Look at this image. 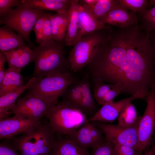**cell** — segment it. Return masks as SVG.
<instances>
[{"mask_svg": "<svg viewBox=\"0 0 155 155\" xmlns=\"http://www.w3.org/2000/svg\"><path fill=\"white\" fill-rule=\"evenodd\" d=\"M21 0H0V18L7 15L15 6L20 4Z\"/></svg>", "mask_w": 155, "mask_h": 155, "instance_id": "cell-33", "label": "cell"}, {"mask_svg": "<svg viewBox=\"0 0 155 155\" xmlns=\"http://www.w3.org/2000/svg\"><path fill=\"white\" fill-rule=\"evenodd\" d=\"M152 149L155 152V145Z\"/></svg>", "mask_w": 155, "mask_h": 155, "instance_id": "cell-40", "label": "cell"}, {"mask_svg": "<svg viewBox=\"0 0 155 155\" xmlns=\"http://www.w3.org/2000/svg\"><path fill=\"white\" fill-rule=\"evenodd\" d=\"M146 98V106L137 129L140 155H142L143 151L149 146L155 130V84L152 86Z\"/></svg>", "mask_w": 155, "mask_h": 155, "instance_id": "cell-8", "label": "cell"}, {"mask_svg": "<svg viewBox=\"0 0 155 155\" xmlns=\"http://www.w3.org/2000/svg\"><path fill=\"white\" fill-rule=\"evenodd\" d=\"M114 145L105 141L94 148L90 155H113Z\"/></svg>", "mask_w": 155, "mask_h": 155, "instance_id": "cell-31", "label": "cell"}, {"mask_svg": "<svg viewBox=\"0 0 155 155\" xmlns=\"http://www.w3.org/2000/svg\"><path fill=\"white\" fill-rule=\"evenodd\" d=\"M147 33L152 49L154 61L155 65V30Z\"/></svg>", "mask_w": 155, "mask_h": 155, "instance_id": "cell-37", "label": "cell"}, {"mask_svg": "<svg viewBox=\"0 0 155 155\" xmlns=\"http://www.w3.org/2000/svg\"><path fill=\"white\" fill-rule=\"evenodd\" d=\"M149 8L155 6V0H149Z\"/></svg>", "mask_w": 155, "mask_h": 155, "instance_id": "cell-38", "label": "cell"}, {"mask_svg": "<svg viewBox=\"0 0 155 155\" xmlns=\"http://www.w3.org/2000/svg\"><path fill=\"white\" fill-rule=\"evenodd\" d=\"M53 155H90L88 149L78 145L71 140L61 136H56L53 149Z\"/></svg>", "mask_w": 155, "mask_h": 155, "instance_id": "cell-19", "label": "cell"}, {"mask_svg": "<svg viewBox=\"0 0 155 155\" xmlns=\"http://www.w3.org/2000/svg\"><path fill=\"white\" fill-rule=\"evenodd\" d=\"M71 0H22L24 4L41 11L48 10L58 13H68Z\"/></svg>", "mask_w": 155, "mask_h": 155, "instance_id": "cell-18", "label": "cell"}, {"mask_svg": "<svg viewBox=\"0 0 155 155\" xmlns=\"http://www.w3.org/2000/svg\"><path fill=\"white\" fill-rule=\"evenodd\" d=\"M137 99L134 96H130L116 102L104 104L86 122L98 121L112 123L118 118L121 112L128 104Z\"/></svg>", "mask_w": 155, "mask_h": 155, "instance_id": "cell-13", "label": "cell"}, {"mask_svg": "<svg viewBox=\"0 0 155 155\" xmlns=\"http://www.w3.org/2000/svg\"><path fill=\"white\" fill-rule=\"evenodd\" d=\"M105 25L96 20L88 9L80 4L78 32L74 45L83 36L102 29Z\"/></svg>", "mask_w": 155, "mask_h": 155, "instance_id": "cell-15", "label": "cell"}, {"mask_svg": "<svg viewBox=\"0 0 155 155\" xmlns=\"http://www.w3.org/2000/svg\"><path fill=\"white\" fill-rule=\"evenodd\" d=\"M113 155H140L133 148L126 146L115 145L113 148Z\"/></svg>", "mask_w": 155, "mask_h": 155, "instance_id": "cell-35", "label": "cell"}, {"mask_svg": "<svg viewBox=\"0 0 155 155\" xmlns=\"http://www.w3.org/2000/svg\"><path fill=\"white\" fill-rule=\"evenodd\" d=\"M143 155H155V152L151 149L146 152Z\"/></svg>", "mask_w": 155, "mask_h": 155, "instance_id": "cell-39", "label": "cell"}, {"mask_svg": "<svg viewBox=\"0 0 155 155\" xmlns=\"http://www.w3.org/2000/svg\"><path fill=\"white\" fill-rule=\"evenodd\" d=\"M80 4L79 0H71L67 13V24L65 40L66 45L73 46L77 36Z\"/></svg>", "mask_w": 155, "mask_h": 155, "instance_id": "cell-20", "label": "cell"}, {"mask_svg": "<svg viewBox=\"0 0 155 155\" xmlns=\"http://www.w3.org/2000/svg\"><path fill=\"white\" fill-rule=\"evenodd\" d=\"M51 14L46 13L45 14L43 39L41 46L48 45L55 41L52 37L51 25L50 16Z\"/></svg>", "mask_w": 155, "mask_h": 155, "instance_id": "cell-30", "label": "cell"}, {"mask_svg": "<svg viewBox=\"0 0 155 155\" xmlns=\"http://www.w3.org/2000/svg\"><path fill=\"white\" fill-rule=\"evenodd\" d=\"M3 53L9 68H11L21 69L34 60L33 50L27 46L17 47Z\"/></svg>", "mask_w": 155, "mask_h": 155, "instance_id": "cell-14", "label": "cell"}, {"mask_svg": "<svg viewBox=\"0 0 155 155\" xmlns=\"http://www.w3.org/2000/svg\"><path fill=\"white\" fill-rule=\"evenodd\" d=\"M101 131L92 122H86L67 139L86 148L93 149L104 142Z\"/></svg>", "mask_w": 155, "mask_h": 155, "instance_id": "cell-11", "label": "cell"}, {"mask_svg": "<svg viewBox=\"0 0 155 155\" xmlns=\"http://www.w3.org/2000/svg\"><path fill=\"white\" fill-rule=\"evenodd\" d=\"M136 13L128 9L119 1L114 8L102 17L99 20L105 25L125 28L138 24Z\"/></svg>", "mask_w": 155, "mask_h": 155, "instance_id": "cell-12", "label": "cell"}, {"mask_svg": "<svg viewBox=\"0 0 155 155\" xmlns=\"http://www.w3.org/2000/svg\"><path fill=\"white\" fill-rule=\"evenodd\" d=\"M119 2V0H97L92 6L86 9L99 20L102 17L114 8Z\"/></svg>", "mask_w": 155, "mask_h": 155, "instance_id": "cell-27", "label": "cell"}, {"mask_svg": "<svg viewBox=\"0 0 155 155\" xmlns=\"http://www.w3.org/2000/svg\"><path fill=\"white\" fill-rule=\"evenodd\" d=\"M45 116L55 133L67 136L80 128L88 119L79 108L62 100L52 106Z\"/></svg>", "mask_w": 155, "mask_h": 155, "instance_id": "cell-3", "label": "cell"}, {"mask_svg": "<svg viewBox=\"0 0 155 155\" xmlns=\"http://www.w3.org/2000/svg\"><path fill=\"white\" fill-rule=\"evenodd\" d=\"M3 140L0 143V155H19L18 151L10 140Z\"/></svg>", "mask_w": 155, "mask_h": 155, "instance_id": "cell-32", "label": "cell"}, {"mask_svg": "<svg viewBox=\"0 0 155 155\" xmlns=\"http://www.w3.org/2000/svg\"><path fill=\"white\" fill-rule=\"evenodd\" d=\"M55 133L48 123L32 133L10 139L21 155H49L55 143Z\"/></svg>", "mask_w": 155, "mask_h": 155, "instance_id": "cell-4", "label": "cell"}, {"mask_svg": "<svg viewBox=\"0 0 155 155\" xmlns=\"http://www.w3.org/2000/svg\"><path fill=\"white\" fill-rule=\"evenodd\" d=\"M94 84V98L99 104L102 106L113 102L114 99L123 90L122 86L119 84L98 82Z\"/></svg>", "mask_w": 155, "mask_h": 155, "instance_id": "cell-16", "label": "cell"}, {"mask_svg": "<svg viewBox=\"0 0 155 155\" xmlns=\"http://www.w3.org/2000/svg\"><path fill=\"white\" fill-rule=\"evenodd\" d=\"M45 12L32 8L22 3L0 18V24L16 31L31 46V32L37 20Z\"/></svg>", "mask_w": 155, "mask_h": 155, "instance_id": "cell-6", "label": "cell"}, {"mask_svg": "<svg viewBox=\"0 0 155 155\" xmlns=\"http://www.w3.org/2000/svg\"><path fill=\"white\" fill-rule=\"evenodd\" d=\"M68 15L67 13H57L50 16L52 37L56 41L65 42L66 34Z\"/></svg>", "mask_w": 155, "mask_h": 155, "instance_id": "cell-24", "label": "cell"}, {"mask_svg": "<svg viewBox=\"0 0 155 155\" xmlns=\"http://www.w3.org/2000/svg\"><path fill=\"white\" fill-rule=\"evenodd\" d=\"M42 123L41 121L14 115L0 119V139L10 140L19 134H30Z\"/></svg>", "mask_w": 155, "mask_h": 155, "instance_id": "cell-10", "label": "cell"}, {"mask_svg": "<svg viewBox=\"0 0 155 155\" xmlns=\"http://www.w3.org/2000/svg\"><path fill=\"white\" fill-rule=\"evenodd\" d=\"M72 71L47 76L37 80L28 93L55 104L68 86L78 80Z\"/></svg>", "mask_w": 155, "mask_h": 155, "instance_id": "cell-5", "label": "cell"}, {"mask_svg": "<svg viewBox=\"0 0 155 155\" xmlns=\"http://www.w3.org/2000/svg\"><path fill=\"white\" fill-rule=\"evenodd\" d=\"M140 116L138 117L136 108L131 102L122 111L118 118V125L122 127L130 126L135 124Z\"/></svg>", "mask_w": 155, "mask_h": 155, "instance_id": "cell-26", "label": "cell"}, {"mask_svg": "<svg viewBox=\"0 0 155 155\" xmlns=\"http://www.w3.org/2000/svg\"><path fill=\"white\" fill-rule=\"evenodd\" d=\"M129 10L136 13L142 12L149 8L148 0H119Z\"/></svg>", "mask_w": 155, "mask_h": 155, "instance_id": "cell-29", "label": "cell"}, {"mask_svg": "<svg viewBox=\"0 0 155 155\" xmlns=\"http://www.w3.org/2000/svg\"><path fill=\"white\" fill-rule=\"evenodd\" d=\"M137 15L141 28L147 33L155 30V6Z\"/></svg>", "mask_w": 155, "mask_h": 155, "instance_id": "cell-28", "label": "cell"}, {"mask_svg": "<svg viewBox=\"0 0 155 155\" xmlns=\"http://www.w3.org/2000/svg\"><path fill=\"white\" fill-rule=\"evenodd\" d=\"M82 80H78L69 86L62 96V101L79 108L82 95Z\"/></svg>", "mask_w": 155, "mask_h": 155, "instance_id": "cell-25", "label": "cell"}, {"mask_svg": "<svg viewBox=\"0 0 155 155\" xmlns=\"http://www.w3.org/2000/svg\"><path fill=\"white\" fill-rule=\"evenodd\" d=\"M37 79L34 77L28 81L23 86L17 90L0 96V119L9 117L14 108L16 101L18 97L26 90L34 85Z\"/></svg>", "mask_w": 155, "mask_h": 155, "instance_id": "cell-17", "label": "cell"}, {"mask_svg": "<svg viewBox=\"0 0 155 155\" xmlns=\"http://www.w3.org/2000/svg\"><path fill=\"white\" fill-rule=\"evenodd\" d=\"M141 118V117L135 124L127 127L98 121L92 122L102 132L105 141L114 145L129 146L139 153L137 129Z\"/></svg>", "mask_w": 155, "mask_h": 155, "instance_id": "cell-7", "label": "cell"}, {"mask_svg": "<svg viewBox=\"0 0 155 155\" xmlns=\"http://www.w3.org/2000/svg\"><path fill=\"white\" fill-rule=\"evenodd\" d=\"M112 31L110 25L85 35L73 46L68 57L71 70L75 73L88 65L94 57L100 46L109 40Z\"/></svg>", "mask_w": 155, "mask_h": 155, "instance_id": "cell-2", "label": "cell"}, {"mask_svg": "<svg viewBox=\"0 0 155 155\" xmlns=\"http://www.w3.org/2000/svg\"><path fill=\"white\" fill-rule=\"evenodd\" d=\"M63 43L55 41L45 46L35 47V68L33 76L37 80L44 77L71 71L68 58L65 56Z\"/></svg>", "mask_w": 155, "mask_h": 155, "instance_id": "cell-1", "label": "cell"}, {"mask_svg": "<svg viewBox=\"0 0 155 155\" xmlns=\"http://www.w3.org/2000/svg\"><path fill=\"white\" fill-rule=\"evenodd\" d=\"M21 71L9 67L5 70L4 77L0 82V96L15 91L25 84Z\"/></svg>", "mask_w": 155, "mask_h": 155, "instance_id": "cell-21", "label": "cell"}, {"mask_svg": "<svg viewBox=\"0 0 155 155\" xmlns=\"http://www.w3.org/2000/svg\"><path fill=\"white\" fill-rule=\"evenodd\" d=\"M90 79L86 74L82 79V95L79 106V108L84 113L88 119L93 116L98 110L90 90Z\"/></svg>", "mask_w": 155, "mask_h": 155, "instance_id": "cell-22", "label": "cell"}, {"mask_svg": "<svg viewBox=\"0 0 155 155\" xmlns=\"http://www.w3.org/2000/svg\"><path fill=\"white\" fill-rule=\"evenodd\" d=\"M46 13L37 20L33 28L36 36V43L40 46L42 43L44 22Z\"/></svg>", "mask_w": 155, "mask_h": 155, "instance_id": "cell-34", "label": "cell"}, {"mask_svg": "<svg viewBox=\"0 0 155 155\" xmlns=\"http://www.w3.org/2000/svg\"><path fill=\"white\" fill-rule=\"evenodd\" d=\"M16 101L11 114L40 121L49 110L55 104L28 93Z\"/></svg>", "mask_w": 155, "mask_h": 155, "instance_id": "cell-9", "label": "cell"}, {"mask_svg": "<svg viewBox=\"0 0 155 155\" xmlns=\"http://www.w3.org/2000/svg\"><path fill=\"white\" fill-rule=\"evenodd\" d=\"M49 155H53L51 154H50Z\"/></svg>", "mask_w": 155, "mask_h": 155, "instance_id": "cell-41", "label": "cell"}, {"mask_svg": "<svg viewBox=\"0 0 155 155\" xmlns=\"http://www.w3.org/2000/svg\"><path fill=\"white\" fill-rule=\"evenodd\" d=\"M7 61L6 57L4 53L0 52V82L2 80L5 73L4 65Z\"/></svg>", "mask_w": 155, "mask_h": 155, "instance_id": "cell-36", "label": "cell"}, {"mask_svg": "<svg viewBox=\"0 0 155 155\" xmlns=\"http://www.w3.org/2000/svg\"><path fill=\"white\" fill-rule=\"evenodd\" d=\"M23 38L13 30L3 26L0 28V50L4 52L17 47L27 46Z\"/></svg>", "mask_w": 155, "mask_h": 155, "instance_id": "cell-23", "label": "cell"}]
</instances>
